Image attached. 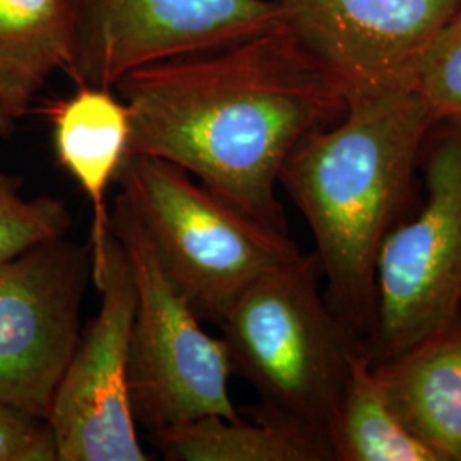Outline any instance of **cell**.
<instances>
[{"mask_svg": "<svg viewBox=\"0 0 461 461\" xmlns=\"http://www.w3.org/2000/svg\"><path fill=\"white\" fill-rule=\"evenodd\" d=\"M77 64L76 0H0V104L14 122L50 76Z\"/></svg>", "mask_w": 461, "mask_h": 461, "instance_id": "4fadbf2b", "label": "cell"}, {"mask_svg": "<svg viewBox=\"0 0 461 461\" xmlns=\"http://www.w3.org/2000/svg\"><path fill=\"white\" fill-rule=\"evenodd\" d=\"M339 461H443L396 412L367 347L352 356L350 375L330 429Z\"/></svg>", "mask_w": 461, "mask_h": 461, "instance_id": "5bb4252c", "label": "cell"}, {"mask_svg": "<svg viewBox=\"0 0 461 461\" xmlns=\"http://www.w3.org/2000/svg\"><path fill=\"white\" fill-rule=\"evenodd\" d=\"M413 89L436 123H461V9L430 43L413 76Z\"/></svg>", "mask_w": 461, "mask_h": 461, "instance_id": "e0dca14e", "label": "cell"}, {"mask_svg": "<svg viewBox=\"0 0 461 461\" xmlns=\"http://www.w3.org/2000/svg\"><path fill=\"white\" fill-rule=\"evenodd\" d=\"M70 214L62 200L26 198L21 183L0 171V262L66 236Z\"/></svg>", "mask_w": 461, "mask_h": 461, "instance_id": "2e32d148", "label": "cell"}, {"mask_svg": "<svg viewBox=\"0 0 461 461\" xmlns=\"http://www.w3.org/2000/svg\"><path fill=\"white\" fill-rule=\"evenodd\" d=\"M434 125L413 87L364 93L348 99L337 123L303 139L280 171L313 232L330 308L366 347L376 318L379 248L411 197Z\"/></svg>", "mask_w": 461, "mask_h": 461, "instance_id": "7a4b0ae2", "label": "cell"}, {"mask_svg": "<svg viewBox=\"0 0 461 461\" xmlns=\"http://www.w3.org/2000/svg\"><path fill=\"white\" fill-rule=\"evenodd\" d=\"M89 248L66 236L0 262V403L49 420L81 339Z\"/></svg>", "mask_w": 461, "mask_h": 461, "instance_id": "ba28073f", "label": "cell"}, {"mask_svg": "<svg viewBox=\"0 0 461 461\" xmlns=\"http://www.w3.org/2000/svg\"><path fill=\"white\" fill-rule=\"evenodd\" d=\"M150 434L169 461H329L327 446L282 420L255 412L241 417L203 415Z\"/></svg>", "mask_w": 461, "mask_h": 461, "instance_id": "9a60e30c", "label": "cell"}, {"mask_svg": "<svg viewBox=\"0 0 461 461\" xmlns=\"http://www.w3.org/2000/svg\"><path fill=\"white\" fill-rule=\"evenodd\" d=\"M115 182L200 320L219 325L255 280L301 255L289 234L253 221L159 158L127 156Z\"/></svg>", "mask_w": 461, "mask_h": 461, "instance_id": "277c9868", "label": "cell"}, {"mask_svg": "<svg viewBox=\"0 0 461 461\" xmlns=\"http://www.w3.org/2000/svg\"><path fill=\"white\" fill-rule=\"evenodd\" d=\"M0 461H59L49 420L0 403Z\"/></svg>", "mask_w": 461, "mask_h": 461, "instance_id": "ac0fdd59", "label": "cell"}, {"mask_svg": "<svg viewBox=\"0 0 461 461\" xmlns=\"http://www.w3.org/2000/svg\"><path fill=\"white\" fill-rule=\"evenodd\" d=\"M280 24L344 89L412 87L430 43L461 0H276Z\"/></svg>", "mask_w": 461, "mask_h": 461, "instance_id": "30bf717a", "label": "cell"}, {"mask_svg": "<svg viewBox=\"0 0 461 461\" xmlns=\"http://www.w3.org/2000/svg\"><path fill=\"white\" fill-rule=\"evenodd\" d=\"M93 282L98 313L81 331L50 407L57 460L148 461L137 434L129 375L135 285L113 232L106 262Z\"/></svg>", "mask_w": 461, "mask_h": 461, "instance_id": "52a82bcc", "label": "cell"}, {"mask_svg": "<svg viewBox=\"0 0 461 461\" xmlns=\"http://www.w3.org/2000/svg\"><path fill=\"white\" fill-rule=\"evenodd\" d=\"M131 112L127 156L178 166L217 197L287 232V158L344 115V89L277 24L221 49L137 68L115 84Z\"/></svg>", "mask_w": 461, "mask_h": 461, "instance_id": "6da1fadb", "label": "cell"}, {"mask_svg": "<svg viewBox=\"0 0 461 461\" xmlns=\"http://www.w3.org/2000/svg\"><path fill=\"white\" fill-rule=\"evenodd\" d=\"M14 120L5 113L4 106L0 104V137H7L14 129Z\"/></svg>", "mask_w": 461, "mask_h": 461, "instance_id": "d6986e66", "label": "cell"}, {"mask_svg": "<svg viewBox=\"0 0 461 461\" xmlns=\"http://www.w3.org/2000/svg\"><path fill=\"white\" fill-rule=\"evenodd\" d=\"M110 230L125 251L135 285L129 375L137 424L154 432L203 415L241 417L230 398L234 371L226 342L202 329L122 192Z\"/></svg>", "mask_w": 461, "mask_h": 461, "instance_id": "5b68a950", "label": "cell"}, {"mask_svg": "<svg viewBox=\"0 0 461 461\" xmlns=\"http://www.w3.org/2000/svg\"><path fill=\"white\" fill-rule=\"evenodd\" d=\"M424 161L426 200L379 248L367 344L383 363L461 318V123L441 122Z\"/></svg>", "mask_w": 461, "mask_h": 461, "instance_id": "8992f818", "label": "cell"}, {"mask_svg": "<svg viewBox=\"0 0 461 461\" xmlns=\"http://www.w3.org/2000/svg\"><path fill=\"white\" fill-rule=\"evenodd\" d=\"M316 253L247 287L219 321L232 371L260 395L255 411L330 447V429L346 390L357 340L321 293ZM333 456V455H331Z\"/></svg>", "mask_w": 461, "mask_h": 461, "instance_id": "3957f363", "label": "cell"}, {"mask_svg": "<svg viewBox=\"0 0 461 461\" xmlns=\"http://www.w3.org/2000/svg\"><path fill=\"white\" fill-rule=\"evenodd\" d=\"M49 113L57 159L81 186L93 211L87 248L95 279L106 262L112 234L106 195L127 158L131 112L112 87L77 84L76 93L53 103Z\"/></svg>", "mask_w": 461, "mask_h": 461, "instance_id": "8fae6325", "label": "cell"}, {"mask_svg": "<svg viewBox=\"0 0 461 461\" xmlns=\"http://www.w3.org/2000/svg\"><path fill=\"white\" fill-rule=\"evenodd\" d=\"M74 81L113 87L137 68L221 49L280 23L276 0H79Z\"/></svg>", "mask_w": 461, "mask_h": 461, "instance_id": "9c48e42d", "label": "cell"}, {"mask_svg": "<svg viewBox=\"0 0 461 461\" xmlns=\"http://www.w3.org/2000/svg\"><path fill=\"white\" fill-rule=\"evenodd\" d=\"M375 367L405 426L461 461V318Z\"/></svg>", "mask_w": 461, "mask_h": 461, "instance_id": "7c38bea8", "label": "cell"}]
</instances>
